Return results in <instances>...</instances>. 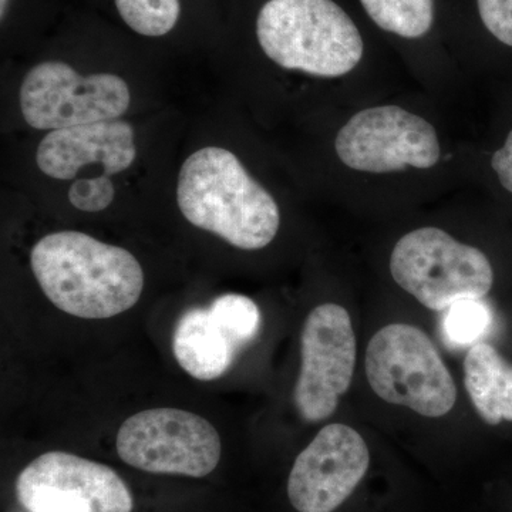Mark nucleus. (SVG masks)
<instances>
[{
	"label": "nucleus",
	"instance_id": "12",
	"mask_svg": "<svg viewBox=\"0 0 512 512\" xmlns=\"http://www.w3.org/2000/svg\"><path fill=\"white\" fill-rule=\"evenodd\" d=\"M133 127L111 120L62 128L47 134L37 147V167L56 180H73L83 167L101 164L103 174L123 173L136 160Z\"/></svg>",
	"mask_w": 512,
	"mask_h": 512
},
{
	"label": "nucleus",
	"instance_id": "9",
	"mask_svg": "<svg viewBox=\"0 0 512 512\" xmlns=\"http://www.w3.org/2000/svg\"><path fill=\"white\" fill-rule=\"evenodd\" d=\"M16 497L29 512H133L123 478L109 466L50 451L35 458L16 480Z\"/></svg>",
	"mask_w": 512,
	"mask_h": 512
},
{
	"label": "nucleus",
	"instance_id": "13",
	"mask_svg": "<svg viewBox=\"0 0 512 512\" xmlns=\"http://www.w3.org/2000/svg\"><path fill=\"white\" fill-rule=\"evenodd\" d=\"M173 350L178 365L201 382L224 376L238 352L211 318L210 309L202 308L190 309L178 320Z\"/></svg>",
	"mask_w": 512,
	"mask_h": 512
},
{
	"label": "nucleus",
	"instance_id": "19",
	"mask_svg": "<svg viewBox=\"0 0 512 512\" xmlns=\"http://www.w3.org/2000/svg\"><path fill=\"white\" fill-rule=\"evenodd\" d=\"M114 195L116 190L106 174L94 178H80L74 181L69 190V200L73 207L84 212L106 210L113 202Z\"/></svg>",
	"mask_w": 512,
	"mask_h": 512
},
{
	"label": "nucleus",
	"instance_id": "10",
	"mask_svg": "<svg viewBox=\"0 0 512 512\" xmlns=\"http://www.w3.org/2000/svg\"><path fill=\"white\" fill-rule=\"evenodd\" d=\"M301 373L293 390L299 416L329 419L348 392L356 367V336L349 312L336 303L316 306L301 335Z\"/></svg>",
	"mask_w": 512,
	"mask_h": 512
},
{
	"label": "nucleus",
	"instance_id": "17",
	"mask_svg": "<svg viewBox=\"0 0 512 512\" xmlns=\"http://www.w3.org/2000/svg\"><path fill=\"white\" fill-rule=\"evenodd\" d=\"M441 329L448 345L466 348L480 342L493 322L490 308L483 299H466L447 309Z\"/></svg>",
	"mask_w": 512,
	"mask_h": 512
},
{
	"label": "nucleus",
	"instance_id": "11",
	"mask_svg": "<svg viewBox=\"0 0 512 512\" xmlns=\"http://www.w3.org/2000/svg\"><path fill=\"white\" fill-rule=\"evenodd\" d=\"M369 466L363 437L346 424H329L296 458L288 480L289 501L298 512L338 510Z\"/></svg>",
	"mask_w": 512,
	"mask_h": 512
},
{
	"label": "nucleus",
	"instance_id": "22",
	"mask_svg": "<svg viewBox=\"0 0 512 512\" xmlns=\"http://www.w3.org/2000/svg\"><path fill=\"white\" fill-rule=\"evenodd\" d=\"M9 0H0V18L5 19L6 10H8Z\"/></svg>",
	"mask_w": 512,
	"mask_h": 512
},
{
	"label": "nucleus",
	"instance_id": "21",
	"mask_svg": "<svg viewBox=\"0 0 512 512\" xmlns=\"http://www.w3.org/2000/svg\"><path fill=\"white\" fill-rule=\"evenodd\" d=\"M491 168L501 187L512 195V128L505 137L503 146L491 157Z\"/></svg>",
	"mask_w": 512,
	"mask_h": 512
},
{
	"label": "nucleus",
	"instance_id": "15",
	"mask_svg": "<svg viewBox=\"0 0 512 512\" xmlns=\"http://www.w3.org/2000/svg\"><path fill=\"white\" fill-rule=\"evenodd\" d=\"M370 19L386 32L406 39L429 33L434 20L433 0H360Z\"/></svg>",
	"mask_w": 512,
	"mask_h": 512
},
{
	"label": "nucleus",
	"instance_id": "7",
	"mask_svg": "<svg viewBox=\"0 0 512 512\" xmlns=\"http://www.w3.org/2000/svg\"><path fill=\"white\" fill-rule=\"evenodd\" d=\"M20 109L30 127L62 130L117 120L131 96L116 74L82 76L63 62L37 64L20 86Z\"/></svg>",
	"mask_w": 512,
	"mask_h": 512
},
{
	"label": "nucleus",
	"instance_id": "14",
	"mask_svg": "<svg viewBox=\"0 0 512 512\" xmlns=\"http://www.w3.org/2000/svg\"><path fill=\"white\" fill-rule=\"evenodd\" d=\"M471 403L490 426L512 421V365L490 343L478 342L464 360Z\"/></svg>",
	"mask_w": 512,
	"mask_h": 512
},
{
	"label": "nucleus",
	"instance_id": "16",
	"mask_svg": "<svg viewBox=\"0 0 512 512\" xmlns=\"http://www.w3.org/2000/svg\"><path fill=\"white\" fill-rule=\"evenodd\" d=\"M208 309L211 318L238 350L258 336L261 312L248 296L227 293L218 296Z\"/></svg>",
	"mask_w": 512,
	"mask_h": 512
},
{
	"label": "nucleus",
	"instance_id": "4",
	"mask_svg": "<svg viewBox=\"0 0 512 512\" xmlns=\"http://www.w3.org/2000/svg\"><path fill=\"white\" fill-rule=\"evenodd\" d=\"M390 272L400 288L437 312L466 299H484L494 285L493 265L484 252L433 227L414 229L394 245Z\"/></svg>",
	"mask_w": 512,
	"mask_h": 512
},
{
	"label": "nucleus",
	"instance_id": "8",
	"mask_svg": "<svg viewBox=\"0 0 512 512\" xmlns=\"http://www.w3.org/2000/svg\"><path fill=\"white\" fill-rule=\"evenodd\" d=\"M336 153L346 167L360 173L387 174L439 163L436 128L417 114L397 106L359 111L336 136Z\"/></svg>",
	"mask_w": 512,
	"mask_h": 512
},
{
	"label": "nucleus",
	"instance_id": "1",
	"mask_svg": "<svg viewBox=\"0 0 512 512\" xmlns=\"http://www.w3.org/2000/svg\"><path fill=\"white\" fill-rule=\"evenodd\" d=\"M30 265L47 299L76 318H113L133 308L144 289L136 256L83 232L46 235L33 247Z\"/></svg>",
	"mask_w": 512,
	"mask_h": 512
},
{
	"label": "nucleus",
	"instance_id": "18",
	"mask_svg": "<svg viewBox=\"0 0 512 512\" xmlns=\"http://www.w3.org/2000/svg\"><path fill=\"white\" fill-rule=\"evenodd\" d=\"M121 19L148 37L167 35L180 19V0H116Z\"/></svg>",
	"mask_w": 512,
	"mask_h": 512
},
{
	"label": "nucleus",
	"instance_id": "6",
	"mask_svg": "<svg viewBox=\"0 0 512 512\" xmlns=\"http://www.w3.org/2000/svg\"><path fill=\"white\" fill-rule=\"evenodd\" d=\"M117 453L127 466L151 474L207 477L221 460L217 429L204 417L180 409H150L124 421Z\"/></svg>",
	"mask_w": 512,
	"mask_h": 512
},
{
	"label": "nucleus",
	"instance_id": "5",
	"mask_svg": "<svg viewBox=\"0 0 512 512\" xmlns=\"http://www.w3.org/2000/svg\"><path fill=\"white\" fill-rule=\"evenodd\" d=\"M366 377L384 402L409 407L430 419L453 410L457 387L429 336L416 326L393 323L366 350Z\"/></svg>",
	"mask_w": 512,
	"mask_h": 512
},
{
	"label": "nucleus",
	"instance_id": "3",
	"mask_svg": "<svg viewBox=\"0 0 512 512\" xmlns=\"http://www.w3.org/2000/svg\"><path fill=\"white\" fill-rule=\"evenodd\" d=\"M256 36L272 62L312 76H345L363 56L359 29L333 0H269Z\"/></svg>",
	"mask_w": 512,
	"mask_h": 512
},
{
	"label": "nucleus",
	"instance_id": "20",
	"mask_svg": "<svg viewBox=\"0 0 512 512\" xmlns=\"http://www.w3.org/2000/svg\"><path fill=\"white\" fill-rule=\"evenodd\" d=\"M477 6L488 33L512 49V0H477Z\"/></svg>",
	"mask_w": 512,
	"mask_h": 512
},
{
	"label": "nucleus",
	"instance_id": "2",
	"mask_svg": "<svg viewBox=\"0 0 512 512\" xmlns=\"http://www.w3.org/2000/svg\"><path fill=\"white\" fill-rule=\"evenodd\" d=\"M177 201L194 227L245 251L268 247L281 225L274 197L221 147L201 148L184 161Z\"/></svg>",
	"mask_w": 512,
	"mask_h": 512
}]
</instances>
